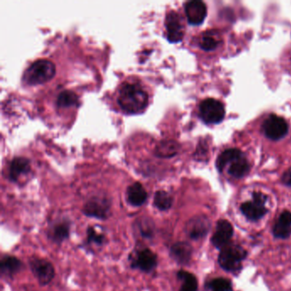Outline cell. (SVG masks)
Listing matches in <instances>:
<instances>
[{
    "instance_id": "1",
    "label": "cell",
    "mask_w": 291,
    "mask_h": 291,
    "mask_svg": "<svg viewBox=\"0 0 291 291\" xmlns=\"http://www.w3.org/2000/svg\"><path fill=\"white\" fill-rule=\"evenodd\" d=\"M149 96L141 86L134 83H126L120 88L118 103L128 114H139L146 108Z\"/></svg>"
},
{
    "instance_id": "2",
    "label": "cell",
    "mask_w": 291,
    "mask_h": 291,
    "mask_svg": "<svg viewBox=\"0 0 291 291\" xmlns=\"http://www.w3.org/2000/svg\"><path fill=\"white\" fill-rule=\"evenodd\" d=\"M216 167L219 172L227 169L231 176L240 179L249 171V163L243 153L238 149L224 150L216 160Z\"/></svg>"
},
{
    "instance_id": "3",
    "label": "cell",
    "mask_w": 291,
    "mask_h": 291,
    "mask_svg": "<svg viewBox=\"0 0 291 291\" xmlns=\"http://www.w3.org/2000/svg\"><path fill=\"white\" fill-rule=\"evenodd\" d=\"M56 67L47 59H39L27 68L23 75V80L28 85H39L47 82L53 77Z\"/></svg>"
},
{
    "instance_id": "4",
    "label": "cell",
    "mask_w": 291,
    "mask_h": 291,
    "mask_svg": "<svg viewBox=\"0 0 291 291\" xmlns=\"http://www.w3.org/2000/svg\"><path fill=\"white\" fill-rule=\"evenodd\" d=\"M247 251L238 244L229 243L220 249L218 258L219 266L227 272L235 273L240 271L242 263L247 257Z\"/></svg>"
},
{
    "instance_id": "5",
    "label": "cell",
    "mask_w": 291,
    "mask_h": 291,
    "mask_svg": "<svg viewBox=\"0 0 291 291\" xmlns=\"http://www.w3.org/2000/svg\"><path fill=\"white\" fill-rule=\"evenodd\" d=\"M111 209L112 202L110 198L106 196H94L83 205L82 214L92 219L106 220L111 215Z\"/></svg>"
},
{
    "instance_id": "6",
    "label": "cell",
    "mask_w": 291,
    "mask_h": 291,
    "mask_svg": "<svg viewBox=\"0 0 291 291\" xmlns=\"http://www.w3.org/2000/svg\"><path fill=\"white\" fill-rule=\"evenodd\" d=\"M129 263L133 269H137L144 273H151L157 267L158 256L149 248L135 249L129 254Z\"/></svg>"
},
{
    "instance_id": "7",
    "label": "cell",
    "mask_w": 291,
    "mask_h": 291,
    "mask_svg": "<svg viewBox=\"0 0 291 291\" xmlns=\"http://www.w3.org/2000/svg\"><path fill=\"white\" fill-rule=\"evenodd\" d=\"M28 264L31 272L40 285H48L52 282L56 275V271L53 264L48 260L34 256L30 258Z\"/></svg>"
},
{
    "instance_id": "8",
    "label": "cell",
    "mask_w": 291,
    "mask_h": 291,
    "mask_svg": "<svg viewBox=\"0 0 291 291\" xmlns=\"http://www.w3.org/2000/svg\"><path fill=\"white\" fill-rule=\"evenodd\" d=\"M200 117L207 124H218L224 117V105L214 99L203 100L199 106Z\"/></svg>"
},
{
    "instance_id": "9",
    "label": "cell",
    "mask_w": 291,
    "mask_h": 291,
    "mask_svg": "<svg viewBox=\"0 0 291 291\" xmlns=\"http://www.w3.org/2000/svg\"><path fill=\"white\" fill-rule=\"evenodd\" d=\"M267 199V196L263 193L254 192L253 201H248L241 205V212L249 220L257 221L267 213V209L265 206Z\"/></svg>"
},
{
    "instance_id": "10",
    "label": "cell",
    "mask_w": 291,
    "mask_h": 291,
    "mask_svg": "<svg viewBox=\"0 0 291 291\" xmlns=\"http://www.w3.org/2000/svg\"><path fill=\"white\" fill-rule=\"evenodd\" d=\"M265 135L272 140H279L288 134V126L283 118L271 115L265 120L262 126Z\"/></svg>"
},
{
    "instance_id": "11",
    "label": "cell",
    "mask_w": 291,
    "mask_h": 291,
    "mask_svg": "<svg viewBox=\"0 0 291 291\" xmlns=\"http://www.w3.org/2000/svg\"><path fill=\"white\" fill-rule=\"evenodd\" d=\"M211 224L205 215H196L189 219L185 224V233L192 240H199L208 235Z\"/></svg>"
},
{
    "instance_id": "12",
    "label": "cell",
    "mask_w": 291,
    "mask_h": 291,
    "mask_svg": "<svg viewBox=\"0 0 291 291\" xmlns=\"http://www.w3.org/2000/svg\"><path fill=\"white\" fill-rule=\"evenodd\" d=\"M167 38L170 42L177 43L183 40L184 35V26L181 16L176 11H169L167 14L165 21Z\"/></svg>"
},
{
    "instance_id": "13",
    "label": "cell",
    "mask_w": 291,
    "mask_h": 291,
    "mask_svg": "<svg viewBox=\"0 0 291 291\" xmlns=\"http://www.w3.org/2000/svg\"><path fill=\"white\" fill-rule=\"evenodd\" d=\"M71 233V221L68 218L56 219L49 227L48 238L52 243L60 245L68 240Z\"/></svg>"
},
{
    "instance_id": "14",
    "label": "cell",
    "mask_w": 291,
    "mask_h": 291,
    "mask_svg": "<svg viewBox=\"0 0 291 291\" xmlns=\"http://www.w3.org/2000/svg\"><path fill=\"white\" fill-rule=\"evenodd\" d=\"M234 230L233 224L227 219H220L217 222L216 229L212 237L211 242L215 248L222 249L229 244L233 238Z\"/></svg>"
},
{
    "instance_id": "15",
    "label": "cell",
    "mask_w": 291,
    "mask_h": 291,
    "mask_svg": "<svg viewBox=\"0 0 291 291\" xmlns=\"http://www.w3.org/2000/svg\"><path fill=\"white\" fill-rule=\"evenodd\" d=\"M184 11L188 22L192 25L203 23L207 16L206 5L199 0H192L187 2L184 6Z\"/></svg>"
},
{
    "instance_id": "16",
    "label": "cell",
    "mask_w": 291,
    "mask_h": 291,
    "mask_svg": "<svg viewBox=\"0 0 291 291\" xmlns=\"http://www.w3.org/2000/svg\"><path fill=\"white\" fill-rule=\"evenodd\" d=\"M169 253L172 259L178 264L187 265L192 258L193 248L186 242H177L171 246Z\"/></svg>"
},
{
    "instance_id": "17",
    "label": "cell",
    "mask_w": 291,
    "mask_h": 291,
    "mask_svg": "<svg viewBox=\"0 0 291 291\" xmlns=\"http://www.w3.org/2000/svg\"><path fill=\"white\" fill-rule=\"evenodd\" d=\"M23 262L15 255L4 254L0 260V272L4 277L13 278L23 269Z\"/></svg>"
},
{
    "instance_id": "18",
    "label": "cell",
    "mask_w": 291,
    "mask_h": 291,
    "mask_svg": "<svg viewBox=\"0 0 291 291\" xmlns=\"http://www.w3.org/2000/svg\"><path fill=\"white\" fill-rule=\"evenodd\" d=\"M126 201L129 205L139 208L144 205L148 199V193L140 182H134L126 190Z\"/></svg>"
},
{
    "instance_id": "19",
    "label": "cell",
    "mask_w": 291,
    "mask_h": 291,
    "mask_svg": "<svg viewBox=\"0 0 291 291\" xmlns=\"http://www.w3.org/2000/svg\"><path fill=\"white\" fill-rule=\"evenodd\" d=\"M273 235L278 239H287L291 235V212L283 211L278 217L273 229Z\"/></svg>"
},
{
    "instance_id": "20",
    "label": "cell",
    "mask_w": 291,
    "mask_h": 291,
    "mask_svg": "<svg viewBox=\"0 0 291 291\" xmlns=\"http://www.w3.org/2000/svg\"><path fill=\"white\" fill-rule=\"evenodd\" d=\"M134 230L138 236L145 240H151L155 238V225L149 217H141L134 223Z\"/></svg>"
},
{
    "instance_id": "21",
    "label": "cell",
    "mask_w": 291,
    "mask_h": 291,
    "mask_svg": "<svg viewBox=\"0 0 291 291\" xmlns=\"http://www.w3.org/2000/svg\"><path fill=\"white\" fill-rule=\"evenodd\" d=\"M30 171L29 160L27 158L16 157L11 161L9 169V179L11 181H18L21 176Z\"/></svg>"
},
{
    "instance_id": "22",
    "label": "cell",
    "mask_w": 291,
    "mask_h": 291,
    "mask_svg": "<svg viewBox=\"0 0 291 291\" xmlns=\"http://www.w3.org/2000/svg\"><path fill=\"white\" fill-rule=\"evenodd\" d=\"M153 204L155 209L161 212L168 211L171 209L174 204V198L170 193L166 190H157L154 195Z\"/></svg>"
},
{
    "instance_id": "23",
    "label": "cell",
    "mask_w": 291,
    "mask_h": 291,
    "mask_svg": "<svg viewBox=\"0 0 291 291\" xmlns=\"http://www.w3.org/2000/svg\"><path fill=\"white\" fill-rule=\"evenodd\" d=\"M177 278L181 282L179 291H198V278L192 273L181 270L177 273Z\"/></svg>"
},
{
    "instance_id": "24",
    "label": "cell",
    "mask_w": 291,
    "mask_h": 291,
    "mask_svg": "<svg viewBox=\"0 0 291 291\" xmlns=\"http://www.w3.org/2000/svg\"><path fill=\"white\" fill-rule=\"evenodd\" d=\"M106 236L105 233L96 230L95 227H88L86 229V243L90 247L101 248L106 243Z\"/></svg>"
},
{
    "instance_id": "25",
    "label": "cell",
    "mask_w": 291,
    "mask_h": 291,
    "mask_svg": "<svg viewBox=\"0 0 291 291\" xmlns=\"http://www.w3.org/2000/svg\"><path fill=\"white\" fill-rule=\"evenodd\" d=\"M178 152V144L174 140H161L155 146V154L160 157H171Z\"/></svg>"
},
{
    "instance_id": "26",
    "label": "cell",
    "mask_w": 291,
    "mask_h": 291,
    "mask_svg": "<svg viewBox=\"0 0 291 291\" xmlns=\"http://www.w3.org/2000/svg\"><path fill=\"white\" fill-rule=\"evenodd\" d=\"M221 42L219 35L215 31L204 33L200 41V46L205 51H213L216 49Z\"/></svg>"
},
{
    "instance_id": "27",
    "label": "cell",
    "mask_w": 291,
    "mask_h": 291,
    "mask_svg": "<svg viewBox=\"0 0 291 291\" xmlns=\"http://www.w3.org/2000/svg\"><path fill=\"white\" fill-rule=\"evenodd\" d=\"M206 288L209 291H232L233 285L230 280L227 278H214L206 284Z\"/></svg>"
},
{
    "instance_id": "28",
    "label": "cell",
    "mask_w": 291,
    "mask_h": 291,
    "mask_svg": "<svg viewBox=\"0 0 291 291\" xmlns=\"http://www.w3.org/2000/svg\"><path fill=\"white\" fill-rule=\"evenodd\" d=\"M78 103V96L72 91L65 90L59 94L56 104L59 107H70Z\"/></svg>"
},
{
    "instance_id": "29",
    "label": "cell",
    "mask_w": 291,
    "mask_h": 291,
    "mask_svg": "<svg viewBox=\"0 0 291 291\" xmlns=\"http://www.w3.org/2000/svg\"><path fill=\"white\" fill-rule=\"evenodd\" d=\"M282 181L283 184L291 188V168L283 174L282 176Z\"/></svg>"
}]
</instances>
